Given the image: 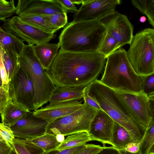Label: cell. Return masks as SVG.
I'll return each instance as SVG.
<instances>
[{"label":"cell","instance_id":"7c38bea8","mask_svg":"<svg viewBox=\"0 0 154 154\" xmlns=\"http://www.w3.org/2000/svg\"><path fill=\"white\" fill-rule=\"evenodd\" d=\"M48 123L29 111L10 127L15 137L28 140L45 134Z\"/></svg>","mask_w":154,"mask_h":154},{"label":"cell","instance_id":"603a6c76","mask_svg":"<svg viewBox=\"0 0 154 154\" xmlns=\"http://www.w3.org/2000/svg\"><path fill=\"white\" fill-rule=\"evenodd\" d=\"M0 59L3 63L10 81L20 68L19 57L0 47Z\"/></svg>","mask_w":154,"mask_h":154},{"label":"cell","instance_id":"f907efd6","mask_svg":"<svg viewBox=\"0 0 154 154\" xmlns=\"http://www.w3.org/2000/svg\"><path fill=\"white\" fill-rule=\"evenodd\" d=\"M11 154H17L16 151L14 150V148L13 149V151H12L11 152Z\"/></svg>","mask_w":154,"mask_h":154},{"label":"cell","instance_id":"30bf717a","mask_svg":"<svg viewBox=\"0 0 154 154\" xmlns=\"http://www.w3.org/2000/svg\"><path fill=\"white\" fill-rule=\"evenodd\" d=\"M2 26L4 29L32 45L48 42L55 36L54 33L46 32L21 20L17 16L7 19Z\"/></svg>","mask_w":154,"mask_h":154},{"label":"cell","instance_id":"7dc6e473","mask_svg":"<svg viewBox=\"0 0 154 154\" xmlns=\"http://www.w3.org/2000/svg\"><path fill=\"white\" fill-rule=\"evenodd\" d=\"M71 2L74 4H82L84 0H71Z\"/></svg>","mask_w":154,"mask_h":154},{"label":"cell","instance_id":"5bb4252c","mask_svg":"<svg viewBox=\"0 0 154 154\" xmlns=\"http://www.w3.org/2000/svg\"><path fill=\"white\" fill-rule=\"evenodd\" d=\"M16 8L17 16H45L66 12L57 0H19Z\"/></svg>","mask_w":154,"mask_h":154},{"label":"cell","instance_id":"44dd1931","mask_svg":"<svg viewBox=\"0 0 154 154\" xmlns=\"http://www.w3.org/2000/svg\"><path fill=\"white\" fill-rule=\"evenodd\" d=\"M132 142L134 141L127 131L115 121L112 135L111 146L118 150H123L128 143Z\"/></svg>","mask_w":154,"mask_h":154},{"label":"cell","instance_id":"4316f807","mask_svg":"<svg viewBox=\"0 0 154 154\" xmlns=\"http://www.w3.org/2000/svg\"><path fill=\"white\" fill-rule=\"evenodd\" d=\"M119 49L115 38L107 30L104 40L97 52L106 58L110 55Z\"/></svg>","mask_w":154,"mask_h":154},{"label":"cell","instance_id":"836d02e7","mask_svg":"<svg viewBox=\"0 0 154 154\" xmlns=\"http://www.w3.org/2000/svg\"><path fill=\"white\" fill-rule=\"evenodd\" d=\"M12 100L10 97L9 90L0 87V112H2L10 101Z\"/></svg>","mask_w":154,"mask_h":154},{"label":"cell","instance_id":"f6af8a7d","mask_svg":"<svg viewBox=\"0 0 154 154\" xmlns=\"http://www.w3.org/2000/svg\"><path fill=\"white\" fill-rule=\"evenodd\" d=\"M150 102L152 117L153 119L154 118V100H150Z\"/></svg>","mask_w":154,"mask_h":154},{"label":"cell","instance_id":"ba28073f","mask_svg":"<svg viewBox=\"0 0 154 154\" xmlns=\"http://www.w3.org/2000/svg\"><path fill=\"white\" fill-rule=\"evenodd\" d=\"M115 91L126 112L139 126L146 131L152 119L148 96L143 91L138 93Z\"/></svg>","mask_w":154,"mask_h":154},{"label":"cell","instance_id":"d590c367","mask_svg":"<svg viewBox=\"0 0 154 154\" xmlns=\"http://www.w3.org/2000/svg\"><path fill=\"white\" fill-rule=\"evenodd\" d=\"M1 86L5 89H8L10 80L7 72L2 60L0 59Z\"/></svg>","mask_w":154,"mask_h":154},{"label":"cell","instance_id":"9c48e42d","mask_svg":"<svg viewBox=\"0 0 154 154\" xmlns=\"http://www.w3.org/2000/svg\"><path fill=\"white\" fill-rule=\"evenodd\" d=\"M9 93L13 101L30 111L34 110V87L28 75L21 67L10 81Z\"/></svg>","mask_w":154,"mask_h":154},{"label":"cell","instance_id":"484cf974","mask_svg":"<svg viewBox=\"0 0 154 154\" xmlns=\"http://www.w3.org/2000/svg\"><path fill=\"white\" fill-rule=\"evenodd\" d=\"M27 140L40 147L45 152L56 149L60 143L57 140L56 136L46 133L39 137Z\"/></svg>","mask_w":154,"mask_h":154},{"label":"cell","instance_id":"4dcf8cb0","mask_svg":"<svg viewBox=\"0 0 154 154\" xmlns=\"http://www.w3.org/2000/svg\"><path fill=\"white\" fill-rule=\"evenodd\" d=\"M0 137L12 146L16 138L11 128L2 123L0 124Z\"/></svg>","mask_w":154,"mask_h":154},{"label":"cell","instance_id":"c3c4849f","mask_svg":"<svg viewBox=\"0 0 154 154\" xmlns=\"http://www.w3.org/2000/svg\"><path fill=\"white\" fill-rule=\"evenodd\" d=\"M146 17L144 16H141L139 19L140 22L142 23H144L146 22Z\"/></svg>","mask_w":154,"mask_h":154},{"label":"cell","instance_id":"ab89813d","mask_svg":"<svg viewBox=\"0 0 154 154\" xmlns=\"http://www.w3.org/2000/svg\"><path fill=\"white\" fill-rule=\"evenodd\" d=\"M83 99L84 102L91 106L99 110L103 111L99 104L90 96L87 92L86 87L84 89V95Z\"/></svg>","mask_w":154,"mask_h":154},{"label":"cell","instance_id":"ee69618b","mask_svg":"<svg viewBox=\"0 0 154 154\" xmlns=\"http://www.w3.org/2000/svg\"><path fill=\"white\" fill-rule=\"evenodd\" d=\"M56 138L57 141L60 143H61L65 140V136L62 134H59L56 135Z\"/></svg>","mask_w":154,"mask_h":154},{"label":"cell","instance_id":"277c9868","mask_svg":"<svg viewBox=\"0 0 154 154\" xmlns=\"http://www.w3.org/2000/svg\"><path fill=\"white\" fill-rule=\"evenodd\" d=\"M88 94L102 110L128 132L134 142L141 143L146 131L139 126L123 108L116 91L97 79L86 86Z\"/></svg>","mask_w":154,"mask_h":154},{"label":"cell","instance_id":"4fadbf2b","mask_svg":"<svg viewBox=\"0 0 154 154\" xmlns=\"http://www.w3.org/2000/svg\"><path fill=\"white\" fill-rule=\"evenodd\" d=\"M101 21L116 39L119 48L131 44L134 37V27L126 15L115 11L112 15Z\"/></svg>","mask_w":154,"mask_h":154},{"label":"cell","instance_id":"7402d4cb","mask_svg":"<svg viewBox=\"0 0 154 154\" xmlns=\"http://www.w3.org/2000/svg\"><path fill=\"white\" fill-rule=\"evenodd\" d=\"M94 141L91 135L86 132H80L68 136L64 140L56 149L58 150L71 148L85 145Z\"/></svg>","mask_w":154,"mask_h":154},{"label":"cell","instance_id":"2e32d148","mask_svg":"<svg viewBox=\"0 0 154 154\" xmlns=\"http://www.w3.org/2000/svg\"><path fill=\"white\" fill-rule=\"evenodd\" d=\"M114 122L105 112L99 110L91 122L89 133L94 141L101 143L103 146L112 145Z\"/></svg>","mask_w":154,"mask_h":154},{"label":"cell","instance_id":"e0dca14e","mask_svg":"<svg viewBox=\"0 0 154 154\" xmlns=\"http://www.w3.org/2000/svg\"><path fill=\"white\" fill-rule=\"evenodd\" d=\"M60 47L59 43L47 42L32 45L35 54L44 68L47 70L51 67Z\"/></svg>","mask_w":154,"mask_h":154},{"label":"cell","instance_id":"8fae6325","mask_svg":"<svg viewBox=\"0 0 154 154\" xmlns=\"http://www.w3.org/2000/svg\"><path fill=\"white\" fill-rule=\"evenodd\" d=\"M120 0H85L74 14L73 21L101 20L115 12V9L121 4Z\"/></svg>","mask_w":154,"mask_h":154},{"label":"cell","instance_id":"e575fe53","mask_svg":"<svg viewBox=\"0 0 154 154\" xmlns=\"http://www.w3.org/2000/svg\"><path fill=\"white\" fill-rule=\"evenodd\" d=\"M103 147L100 145L86 144L85 148L77 154H97L103 149Z\"/></svg>","mask_w":154,"mask_h":154},{"label":"cell","instance_id":"83f0119b","mask_svg":"<svg viewBox=\"0 0 154 154\" xmlns=\"http://www.w3.org/2000/svg\"><path fill=\"white\" fill-rule=\"evenodd\" d=\"M154 143V118L152 119L146 130L144 137L140 143L138 154H148L149 149Z\"/></svg>","mask_w":154,"mask_h":154},{"label":"cell","instance_id":"681fc988","mask_svg":"<svg viewBox=\"0 0 154 154\" xmlns=\"http://www.w3.org/2000/svg\"><path fill=\"white\" fill-rule=\"evenodd\" d=\"M148 97L150 100H154V93L149 95Z\"/></svg>","mask_w":154,"mask_h":154},{"label":"cell","instance_id":"d4e9b609","mask_svg":"<svg viewBox=\"0 0 154 154\" xmlns=\"http://www.w3.org/2000/svg\"><path fill=\"white\" fill-rule=\"evenodd\" d=\"M17 154H44L40 147L30 141L16 138L12 145Z\"/></svg>","mask_w":154,"mask_h":154},{"label":"cell","instance_id":"60d3db41","mask_svg":"<svg viewBox=\"0 0 154 154\" xmlns=\"http://www.w3.org/2000/svg\"><path fill=\"white\" fill-rule=\"evenodd\" d=\"M13 149L11 145L0 137V154H11Z\"/></svg>","mask_w":154,"mask_h":154},{"label":"cell","instance_id":"52a82bcc","mask_svg":"<svg viewBox=\"0 0 154 154\" xmlns=\"http://www.w3.org/2000/svg\"><path fill=\"white\" fill-rule=\"evenodd\" d=\"M99 110L84 102L74 112L48 123L46 133L65 136L80 132L89 133L91 122Z\"/></svg>","mask_w":154,"mask_h":154},{"label":"cell","instance_id":"1f68e13d","mask_svg":"<svg viewBox=\"0 0 154 154\" xmlns=\"http://www.w3.org/2000/svg\"><path fill=\"white\" fill-rule=\"evenodd\" d=\"M142 85V91L148 96L154 93V72L143 77Z\"/></svg>","mask_w":154,"mask_h":154},{"label":"cell","instance_id":"f1b7e54d","mask_svg":"<svg viewBox=\"0 0 154 154\" xmlns=\"http://www.w3.org/2000/svg\"><path fill=\"white\" fill-rule=\"evenodd\" d=\"M16 8L14 0H0V20L5 22L7 18L16 13Z\"/></svg>","mask_w":154,"mask_h":154},{"label":"cell","instance_id":"bcb514c9","mask_svg":"<svg viewBox=\"0 0 154 154\" xmlns=\"http://www.w3.org/2000/svg\"><path fill=\"white\" fill-rule=\"evenodd\" d=\"M148 154H154V143L149 149Z\"/></svg>","mask_w":154,"mask_h":154},{"label":"cell","instance_id":"f546056e","mask_svg":"<svg viewBox=\"0 0 154 154\" xmlns=\"http://www.w3.org/2000/svg\"><path fill=\"white\" fill-rule=\"evenodd\" d=\"M44 16L53 26L58 30L64 27L68 23L67 13L66 12L57 13L54 14Z\"/></svg>","mask_w":154,"mask_h":154},{"label":"cell","instance_id":"d6a6232c","mask_svg":"<svg viewBox=\"0 0 154 154\" xmlns=\"http://www.w3.org/2000/svg\"><path fill=\"white\" fill-rule=\"evenodd\" d=\"M86 144L60 151L55 149L45 152L44 154H77L85 148Z\"/></svg>","mask_w":154,"mask_h":154},{"label":"cell","instance_id":"8992f818","mask_svg":"<svg viewBox=\"0 0 154 154\" xmlns=\"http://www.w3.org/2000/svg\"><path fill=\"white\" fill-rule=\"evenodd\" d=\"M130 45L128 57L137 74L143 77L154 72V29L137 33Z\"/></svg>","mask_w":154,"mask_h":154},{"label":"cell","instance_id":"ac0fdd59","mask_svg":"<svg viewBox=\"0 0 154 154\" xmlns=\"http://www.w3.org/2000/svg\"><path fill=\"white\" fill-rule=\"evenodd\" d=\"M85 87H56L50 96L49 104L83 98Z\"/></svg>","mask_w":154,"mask_h":154},{"label":"cell","instance_id":"cb8c5ba5","mask_svg":"<svg viewBox=\"0 0 154 154\" xmlns=\"http://www.w3.org/2000/svg\"><path fill=\"white\" fill-rule=\"evenodd\" d=\"M18 17L21 20L46 32L54 33L58 30L50 23L43 16L27 14Z\"/></svg>","mask_w":154,"mask_h":154},{"label":"cell","instance_id":"9a60e30c","mask_svg":"<svg viewBox=\"0 0 154 154\" xmlns=\"http://www.w3.org/2000/svg\"><path fill=\"white\" fill-rule=\"evenodd\" d=\"M83 105L78 100H72L49 104L44 107L33 111L36 116L45 120L48 123L69 115Z\"/></svg>","mask_w":154,"mask_h":154},{"label":"cell","instance_id":"5b68a950","mask_svg":"<svg viewBox=\"0 0 154 154\" xmlns=\"http://www.w3.org/2000/svg\"><path fill=\"white\" fill-rule=\"evenodd\" d=\"M32 45H25L19 60L21 68L28 75L34 87L35 110L49 101L56 86L35 54Z\"/></svg>","mask_w":154,"mask_h":154},{"label":"cell","instance_id":"f35d334b","mask_svg":"<svg viewBox=\"0 0 154 154\" xmlns=\"http://www.w3.org/2000/svg\"><path fill=\"white\" fill-rule=\"evenodd\" d=\"M132 4L141 13L145 14L147 8L148 0H132Z\"/></svg>","mask_w":154,"mask_h":154},{"label":"cell","instance_id":"7a4b0ae2","mask_svg":"<svg viewBox=\"0 0 154 154\" xmlns=\"http://www.w3.org/2000/svg\"><path fill=\"white\" fill-rule=\"evenodd\" d=\"M107 32L101 20L68 23L59 37L60 49L66 52H98Z\"/></svg>","mask_w":154,"mask_h":154},{"label":"cell","instance_id":"d6986e66","mask_svg":"<svg viewBox=\"0 0 154 154\" xmlns=\"http://www.w3.org/2000/svg\"><path fill=\"white\" fill-rule=\"evenodd\" d=\"M23 40L1 27L0 28V47L19 57L25 44Z\"/></svg>","mask_w":154,"mask_h":154},{"label":"cell","instance_id":"ffe728a7","mask_svg":"<svg viewBox=\"0 0 154 154\" xmlns=\"http://www.w3.org/2000/svg\"><path fill=\"white\" fill-rule=\"evenodd\" d=\"M29 111L11 100L0 113L1 123L10 127Z\"/></svg>","mask_w":154,"mask_h":154},{"label":"cell","instance_id":"3957f363","mask_svg":"<svg viewBox=\"0 0 154 154\" xmlns=\"http://www.w3.org/2000/svg\"><path fill=\"white\" fill-rule=\"evenodd\" d=\"M100 80L103 84L117 91L138 93L142 91L143 77L134 71L128 57L127 51L121 48L107 58Z\"/></svg>","mask_w":154,"mask_h":154},{"label":"cell","instance_id":"6da1fadb","mask_svg":"<svg viewBox=\"0 0 154 154\" xmlns=\"http://www.w3.org/2000/svg\"><path fill=\"white\" fill-rule=\"evenodd\" d=\"M106 58L98 52L78 53L60 49L47 72L56 87H85L97 79Z\"/></svg>","mask_w":154,"mask_h":154},{"label":"cell","instance_id":"8d00e7d4","mask_svg":"<svg viewBox=\"0 0 154 154\" xmlns=\"http://www.w3.org/2000/svg\"><path fill=\"white\" fill-rule=\"evenodd\" d=\"M145 14L147 17L149 23L154 27V0H148Z\"/></svg>","mask_w":154,"mask_h":154},{"label":"cell","instance_id":"74e56055","mask_svg":"<svg viewBox=\"0 0 154 154\" xmlns=\"http://www.w3.org/2000/svg\"><path fill=\"white\" fill-rule=\"evenodd\" d=\"M67 13L68 12L75 13L78 10L74 4L71 0H57Z\"/></svg>","mask_w":154,"mask_h":154},{"label":"cell","instance_id":"7bdbcfd3","mask_svg":"<svg viewBox=\"0 0 154 154\" xmlns=\"http://www.w3.org/2000/svg\"><path fill=\"white\" fill-rule=\"evenodd\" d=\"M103 146V149L97 154H122V150H118L112 146Z\"/></svg>","mask_w":154,"mask_h":154},{"label":"cell","instance_id":"b9f144b4","mask_svg":"<svg viewBox=\"0 0 154 154\" xmlns=\"http://www.w3.org/2000/svg\"><path fill=\"white\" fill-rule=\"evenodd\" d=\"M140 143L131 142L127 145L124 150L132 153L138 154L140 150Z\"/></svg>","mask_w":154,"mask_h":154}]
</instances>
